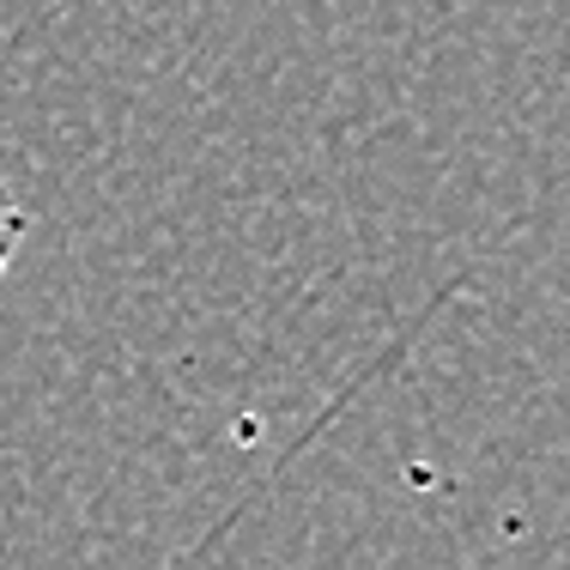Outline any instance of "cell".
<instances>
[{
    "label": "cell",
    "mask_w": 570,
    "mask_h": 570,
    "mask_svg": "<svg viewBox=\"0 0 570 570\" xmlns=\"http://www.w3.org/2000/svg\"><path fill=\"white\" fill-rule=\"evenodd\" d=\"M24 230H31V219H24V207L7 195V183H0V279H7V267H12V255H19Z\"/></svg>",
    "instance_id": "cell-1"
}]
</instances>
